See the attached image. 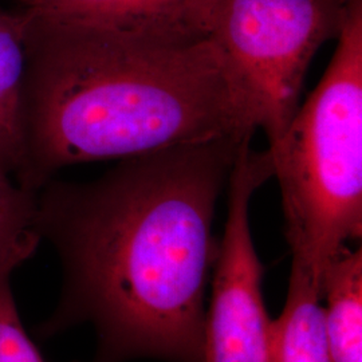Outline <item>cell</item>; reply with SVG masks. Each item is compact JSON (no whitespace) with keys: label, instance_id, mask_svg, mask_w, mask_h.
Segmentation results:
<instances>
[{"label":"cell","instance_id":"52a82bcc","mask_svg":"<svg viewBox=\"0 0 362 362\" xmlns=\"http://www.w3.org/2000/svg\"><path fill=\"white\" fill-rule=\"evenodd\" d=\"M25 13L0 10V169L19 181L26 170Z\"/></svg>","mask_w":362,"mask_h":362},{"label":"cell","instance_id":"8fae6325","mask_svg":"<svg viewBox=\"0 0 362 362\" xmlns=\"http://www.w3.org/2000/svg\"><path fill=\"white\" fill-rule=\"evenodd\" d=\"M0 362H43L21 321L10 279L0 281Z\"/></svg>","mask_w":362,"mask_h":362},{"label":"cell","instance_id":"30bf717a","mask_svg":"<svg viewBox=\"0 0 362 362\" xmlns=\"http://www.w3.org/2000/svg\"><path fill=\"white\" fill-rule=\"evenodd\" d=\"M42 240L38 194L18 184L0 169V281L34 255Z\"/></svg>","mask_w":362,"mask_h":362},{"label":"cell","instance_id":"8992f818","mask_svg":"<svg viewBox=\"0 0 362 362\" xmlns=\"http://www.w3.org/2000/svg\"><path fill=\"white\" fill-rule=\"evenodd\" d=\"M57 19L110 27L141 37L192 43L211 35L218 0H22Z\"/></svg>","mask_w":362,"mask_h":362},{"label":"cell","instance_id":"7a4b0ae2","mask_svg":"<svg viewBox=\"0 0 362 362\" xmlns=\"http://www.w3.org/2000/svg\"><path fill=\"white\" fill-rule=\"evenodd\" d=\"M25 13L26 170L38 194L59 169L125 160L255 128L211 37L168 43Z\"/></svg>","mask_w":362,"mask_h":362},{"label":"cell","instance_id":"7c38bea8","mask_svg":"<svg viewBox=\"0 0 362 362\" xmlns=\"http://www.w3.org/2000/svg\"><path fill=\"white\" fill-rule=\"evenodd\" d=\"M344 1H351V0H344Z\"/></svg>","mask_w":362,"mask_h":362},{"label":"cell","instance_id":"5b68a950","mask_svg":"<svg viewBox=\"0 0 362 362\" xmlns=\"http://www.w3.org/2000/svg\"><path fill=\"white\" fill-rule=\"evenodd\" d=\"M274 177L269 149L240 146L230 170L228 214L212 269L203 362H272V321L262 293L263 264L250 227V203Z\"/></svg>","mask_w":362,"mask_h":362},{"label":"cell","instance_id":"277c9868","mask_svg":"<svg viewBox=\"0 0 362 362\" xmlns=\"http://www.w3.org/2000/svg\"><path fill=\"white\" fill-rule=\"evenodd\" d=\"M351 1H216L209 37L254 128L264 132L269 145L296 116L311 61L325 42L338 38Z\"/></svg>","mask_w":362,"mask_h":362},{"label":"cell","instance_id":"9c48e42d","mask_svg":"<svg viewBox=\"0 0 362 362\" xmlns=\"http://www.w3.org/2000/svg\"><path fill=\"white\" fill-rule=\"evenodd\" d=\"M320 300L310 279L291 269L285 309L272 321V362H329Z\"/></svg>","mask_w":362,"mask_h":362},{"label":"cell","instance_id":"ba28073f","mask_svg":"<svg viewBox=\"0 0 362 362\" xmlns=\"http://www.w3.org/2000/svg\"><path fill=\"white\" fill-rule=\"evenodd\" d=\"M321 298L329 362H362V251L345 250L325 272Z\"/></svg>","mask_w":362,"mask_h":362},{"label":"cell","instance_id":"6da1fadb","mask_svg":"<svg viewBox=\"0 0 362 362\" xmlns=\"http://www.w3.org/2000/svg\"><path fill=\"white\" fill-rule=\"evenodd\" d=\"M226 137L119 160L86 181L38 192L42 239L64 270L52 337L90 325V362H203L215 208L246 140Z\"/></svg>","mask_w":362,"mask_h":362},{"label":"cell","instance_id":"3957f363","mask_svg":"<svg viewBox=\"0 0 362 362\" xmlns=\"http://www.w3.org/2000/svg\"><path fill=\"white\" fill-rule=\"evenodd\" d=\"M291 251L321 296L325 272L362 233V0H353L318 86L269 145Z\"/></svg>","mask_w":362,"mask_h":362}]
</instances>
